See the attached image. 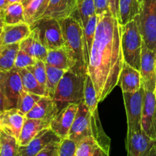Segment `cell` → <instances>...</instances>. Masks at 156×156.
I'll list each match as a JSON object with an SVG mask.
<instances>
[{"label": "cell", "instance_id": "35", "mask_svg": "<svg viewBox=\"0 0 156 156\" xmlns=\"http://www.w3.org/2000/svg\"><path fill=\"white\" fill-rule=\"evenodd\" d=\"M34 38L32 43V55L37 60L44 61L45 62L46 58L48 53V50L44 46V44L41 42L38 37V34L35 29H33Z\"/></svg>", "mask_w": 156, "mask_h": 156}, {"label": "cell", "instance_id": "2", "mask_svg": "<svg viewBox=\"0 0 156 156\" xmlns=\"http://www.w3.org/2000/svg\"><path fill=\"white\" fill-rule=\"evenodd\" d=\"M86 73H79L74 69H70L66 72L59 81L53 97L59 110L69 104L84 102V87Z\"/></svg>", "mask_w": 156, "mask_h": 156}, {"label": "cell", "instance_id": "9", "mask_svg": "<svg viewBox=\"0 0 156 156\" xmlns=\"http://www.w3.org/2000/svg\"><path fill=\"white\" fill-rule=\"evenodd\" d=\"M89 136H92V117L85 102H81L68 138L77 143Z\"/></svg>", "mask_w": 156, "mask_h": 156}, {"label": "cell", "instance_id": "12", "mask_svg": "<svg viewBox=\"0 0 156 156\" xmlns=\"http://www.w3.org/2000/svg\"><path fill=\"white\" fill-rule=\"evenodd\" d=\"M155 145V141L146 135L143 129L127 131L126 149L127 156H147Z\"/></svg>", "mask_w": 156, "mask_h": 156}, {"label": "cell", "instance_id": "13", "mask_svg": "<svg viewBox=\"0 0 156 156\" xmlns=\"http://www.w3.org/2000/svg\"><path fill=\"white\" fill-rule=\"evenodd\" d=\"M141 126L145 133L156 141V98L152 91L145 90Z\"/></svg>", "mask_w": 156, "mask_h": 156}, {"label": "cell", "instance_id": "21", "mask_svg": "<svg viewBox=\"0 0 156 156\" xmlns=\"http://www.w3.org/2000/svg\"><path fill=\"white\" fill-rule=\"evenodd\" d=\"M50 120L25 118L18 140L19 146H25L44 129L50 128Z\"/></svg>", "mask_w": 156, "mask_h": 156}, {"label": "cell", "instance_id": "45", "mask_svg": "<svg viewBox=\"0 0 156 156\" xmlns=\"http://www.w3.org/2000/svg\"><path fill=\"white\" fill-rule=\"evenodd\" d=\"M4 25H5L4 21H3L2 18L1 17H0V30H2V28H3V27H4Z\"/></svg>", "mask_w": 156, "mask_h": 156}, {"label": "cell", "instance_id": "25", "mask_svg": "<svg viewBox=\"0 0 156 156\" xmlns=\"http://www.w3.org/2000/svg\"><path fill=\"white\" fill-rule=\"evenodd\" d=\"M98 24V15H94L90 18L88 24L83 29L84 34V54H85V61L87 69L89 63L90 56H91V48L94 44L95 37L96 27ZM88 71V70H87Z\"/></svg>", "mask_w": 156, "mask_h": 156}, {"label": "cell", "instance_id": "49", "mask_svg": "<svg viewBox=\"0 0 156 156\" xmlns=\"http://www.w3.org/2000/svg\"><path fill=\"white\" fill-rule=\"evenodd\" d=\"M139 1H140V3H141V2H143V0H139Z\"/></svg>", "mask_w": 156, "mask_h": 156}, {"label": "cell", "instance_id": "1", "mask_svg": "<svg viewBox=\"0 0 156 156\" xmlns=\"http://www.w3.org/2000/svg\"><path fill=\"white\" fill-rule=\"evenodd\" d=\"M123 62L121 26L118 20L111 12L98 15L87 73L94 83L98 102L105 100L118 85Z\"/></svg>", "mask_w": 156, "mask_h": 156}, {"label": "cell", "instance_id": "24", "mask_svg": "<svg viewBox=\"0 0 156 156\" xmlns=\"http://www.w3.org/2000/svg\"><path fill=\"white\" fill-rule=\"evenodd\" d=\"M22 82L23 90L40 96H48L47 91L39 83L36 78L27 68L17 69Z\"/></svg>", "mask_w": 156, "mask_h": 156}, {"label": "cell", "instance_id": "14", "mask_svg": "<svg viewBox=\"0 0 156 156\" xmlns=\"http://www.w3.org/2000/svg\"><path fill=\"white\" fill-rule=\"evenodd\" d=\"M58 136L50 128L44 129L25 146H19L17 156H35L53 142H60Z\"/></svg>", "mask_w": 156, "mask_h": 156}, {"label": "cell", "instance_id": "8", "mask_svg": "<svg viewBox=\"0 0 156 156\" xmlns=\"http://www.w3.org/2000/svg\"><path fill=\"white\" fill-rule=\"evenodd\" d=\"M0 89L6 98L9 109L16 108L18 98L23 91L21 76L16 68L5 73H2Z\"/></svg>", "mask_w": 156, "mask_h": 156}, {"label": "cell", "instance_id": "11", "mask_svg": "<svg viewBox=\"0 0 156 156\" xmlns=\"http://www.w3.org/2000/svg\"><path fill=\"white\" fill-rule=\"evenodd\" d=\"M78 109L79 104H69L59 110L50 122V128L61 139L68 138Z\"/></svg>", "mask_w": 156, "mask_h": 156}, {"label": "cell", "instance_id": "17", "mask_svg": "<svg viewBox=\"0 0 156 156\" xmlns=\"http://www.w3.org/2000/svg\"><path fill=\"white\" fill-rule=\"evenodd\" d=\"M76 9L77 0H49L47 9L41 18H55L59 20L73 17Z\"/></svg>", "mask_w": 156, "mask_h": 156}, {"label": "cell", "instance_id": "52", "mask_svg": "<svg viewBox=\"0 0 156 156\" xmlns=\"http://www.w3.org/2000/svg\"><path fill=\"white\" fill-rule=\"evenodd\" d=\"M1 32H2V30H0V34H1Z\"/></svg>", "mask_w": 156, "mask_h": 156}, {"label": "cell", "instance_id": "46", "mask_svg": "<svg viewBox=\"0 0 156 156\" xmlns=\"http://www.w3.org/2000/svg\"><path fill=\"white\" fill-rule=\"evenodd\" d=\"M9 4H12V3H16V2H21V0H8Z\"/></svg>", "mask_w": 156, "mask_h": 156}, {"label": "cell", "instance_id": "50", "mask_svg": "<svg viewBox=\"0 0 156 156\" xmlns=\"http://www.w3.org/2000/svg\"><path fill=\"white\" fill-rule=\"evenodd\" d=\"M155 146H156V141H155Z\"/></svg>", "mask_w": 156, "mask_h": 156}, {"label": "cell", "instance_id": "41", "mask_svg": "<svg viewBox=\"0 0 156 156\" xmlns=\"http://www.w3.org/2000/svg\"><path fill=\"white\" fill-rule=\"evenodd\" d=\"M6 110H9L7 101H6V98H5L4 94H3L1 89H0V114L4 111H6Z\"/></svg>", "mask_w": 156, "mask_h": 156}, {"label": "cell", "instance_id": "43", "mask_svg": "<svg viewBox=\"0 0 156 156\" xmlns=\"http://www.w3.org/2000/svg\"><path fill=\"white\" fill-rule=\"evenodd\" d=\"M147 156H156V146L154 145V146L152 147V149H151L150 152L148 154Z\"/></svg>", "mask_w": 156, "mask_h": 156}, {"label": "cell", "instance_id": "44", "mask_svg": "<svg viewBox=\"0 0 156 156\" xmlns=\"http://www.w3.org/2000/svg\"><path fill=\"white\" fill-rule=\"evenodd\" d=\"M32 0H21V4L23 5V6H24V8L25 7L26 5H27L29 4V3L30 2H31Z\"/></svg>", "mask_w": 156, "mask_h": 156}, {"label": "cell", "instance_id": "28", "mask_svg": "<svg viewBox=\"0 0 156 156\" xmlns=\"http://www.w3.org/2000/svg\"><path fill=\"white\" fill-rule=\"evenodd\" d=\"M5 24H16L26 23L24 8L21 2L9 4L1 15Z\"/></svg>", "mask_w": 156, "mask_h": 156}, {"label": "cell", "instance_id": "15", "mask_svg": "<svg viewBox=\"0 0 156 156\" xmlns=\"http://www.w3.org/2000/svg\"><path fill=\"white\" fill-rule=\"evenodd\" d=\"M25 120V115L17 108L6 110L0 114V129L18 140Z\"/></svg>", "mask_w": 156, "mask_h": 156}, {"label": "cell", "instance_id": "40", "mask_svg": "<svg viewBox=\"0 0 156 156\" xmlns=\"http://www.w3.org/2000/svg\"><path fill=\"white\" fill-rule=\"evenodd\" d=\"M119 3L120 0H109L110 10L111 14L115 18L119 21L120 18V12H119Z\"/></svg>", "mask_w": 156, "mask_h": 156}, {"label": "cell", "instance_id": "23", "mask_svg": "<svg viewBox=\"0 0 156 156\" xmlns=\"http://www.w3.org/2000/svg\"><path fill=\"white\" fill-rule=\"evenodd\" d=\"M141 9V3L139 0H120L119 12L120 25H124L133 21L139 15Z\"/></svg>", "mask_w": 156, "mask_h": 156}, {"label": "cell", "instance_id": "18", "mask_svg": "<svg viewBox=\"0 0 156 156\" xmlns=\"http://www.w3.org/2000/svg\"><path fill=\"white\" fill-rule=\"evenodd\" d=\"M59 111V108L53 98L42 96L34 107L25 114V118L51 121Z\"/></svg>", "mask_w": 156, "mask_h": 156}, {"label": "cell", "instance_id": "51", "mask_svg": "<svg viewBox=\"0 0 156 156\" xmlns=\"http://www.w3.org/2000/svg\"><path fill=\"white\" fill-rule=\"evenodd\" d=\"M0 135H1V129H0Z\"/></svg>", "mask_w": 156, "mask_h": 156}, {"label": "cell", "instance_id": "34", "mask_svg": "<svg viewBox=\"0 0 156 156\" xmlns=\"http://www.w3.org/2000/svg\"><path fill=\"white\" fill-rule=\"evenodd\" d=\"M27 70L33 74V76L36 78L37 80L43 87L47 89V71H46V64L44 61L37 60L36 63L33 66H30L27 68ZM48 94V93H47Z\"/></svg>", "mask_w": 156, "mask_h": 156}, {"label": "cell", "instance_id": "6", "mask_svg": "<svg viewBox=\"0 0 156 156\" xmlns=\"http://www.w3.org/2000/svg\"><path fill=\"white\" fill-rule=\"evenodd\" d=\"M35 29L41 42L48 50H55L65 45L62 28L59 20L55 18H41L30 25Z\"/></svg>", "mask_w": 156, "mask_h": 156}, {"label": "cell", "instance_id": "42", "mask_svg": "<svg viewBox=\"0 0 156 156\" xmlns=\"http://www.w3.org/2000/svg\"><path fill=\"white\" fill-rule=\"evenodd\" d=\"M9 5V3L8 0H0V17H1L2 12H4V10Z\"/></svg>", "mask_w": 156, "mask_h": 156}, {"label": "cell", "instance_id": "37", "mask_svg": "<svg viewBox=\"0 0 156 156\" xmlns=\"http://www.w3.org/2000/svg\"><path fill=\"white\" fill-rule=\"evenodd\" d=\"M77 143L69 138L62 139L58 149L57 156H76Z\"/></svg>", "mask_w": 156, "mask_h": 156}, {"label": "cell", "instance_id": "19", "mask_svg": "<svg viewBox=\"0 0 156 156\" xmlns=\"http://www.w3.org/2000/svg\"><path fill=\"white\" fill-rule=\"evenodd\" d=\"M118 85L123 92H135L138 91L143 85L140 72L124 61Z\"/></svg>", "mask_w": 156, "mask_h": 156}, {"label": "cell", "instance_id": "4", "mask_svg": "<svg viewBox=\"0 0 156 156\" xmlns=\"http://www.w3.org/2000/svg\"><path fill=\"white\" fill-rule=\"evenodd\" d=\"M121 26V45L124 61L140 70L143 37L135 19Z\"/></svg>", "mask_w": 156, "mask_h": 156}, {"label": "cell", "instance_id": "33", "mask_svg": "<svg viewBox=\"0 0 156 156\" xmlns=\"http://www.w3.org/2000/svg\"><path fill=\"white\" fill-rule=\"evenodd\" d=\"M41 97L42 96L32 94L23 90L18 98L16 108L25 115L34 107Z\"/></svg>", "mask_w": 156, "mask_h": 156}, {"label": "cell", "instance_id": "20", "mask_svg": "<svg viewBox=\"0 0 156 156\" xmlns=\"http://www.w3.org/2000/svg\"><path fill=\"white\" fill-rule=\"evenodd\" d=\"M45 63L64 71H67L70 69L76 70V62L73 59L65 46L55 50H48Z\"/></svg>", "mask_w": 156, "mask_h": 156}, {"label": "cell", "instance_id": "38", "mask_svg": "<svg viewBox=\"0 0 156 156\" xmlns=\"http://www.w3.org/2000/svg\"><path fill=\"white\" fill-rule=\"evenodd\" d=\"M60 142L51 143L35 156H57L58 149Z\"/></svg>", "mask_w": 156, "mask_h": 156}, {"label": "cell", "instance_id": "16", "mask_svg": "<svg viewBox=\"0 0 156 156\" xmlns=\"http://www.w3.org/2000/svg\"><path fill=\"white\" fill-rule=\"evenodd\" d=\"M32 30L27 23L5 24L0 34V47L19 44L27 38Z\"/></svg>", "mask_w": 156, "mask_h": 156}, {"label": "cell", "instance_id": "27", "mask_svg": "<svg viewBox=\"0 0 156 156\" xmlns=\"http://www.w3.org/2000/svg\"><path fill=\"white\" fill-rule=\"evenodd\" d=\"M94 15L96 10L94 0H77V9L73 17L76 18L82 29L85 28L90 18Z\"/></svg>", "mask_w": 156, "mask_h": 156}, {"label": "cell", "instance_id": "22", "mask_svg": "<svg viewBox=\"0 0 156 156\" xmlns=\"http://www.w3.org/2000/svg\"><path fill=\"white\" fill-rule=\"evenodd\" d=\"M76 156H109V153L94 137L89 136L77 143Z\"/></svg>", "mask_w": 156, "mask_h": 156}, {"label": "cell", "instance_id": "30", "mask_svg": "<svg viewBox=\"0 0 156 156\" xmlns=\"http://www.w3.org/2000/svg\"><path fill=\"white\" fill-rule=\"evenodd\" d=\"M84 102L88 107L91 114L98 112V104L99 102L98 101L97 93L94 88V83L88 73L85 76V87H84Z\"/></svg>", "mask_w": 156, "mask_h": 156}, {"label": "cell", "instance_id": "39", "mask_svg": "<svg viewBox=\"0 0 156 156\" xmlns=\"http://www.w3.org/2000/svg\"><path fill=\"white\" fill-rule=\"evenodd\" d=\"M94 2L97 15H101L105 13L111 12L109 0H94Z\"/></svg>", "mask_w": 156, "mask_h": 156}, {"label": "cell", "instance_id": "31", "mask_svg": "<svg viewBox=\"0 0 156 156\" xmlns=\"http://www.w3.org/2000/svg\"><path fill=\"white\" fill-rule=\"evenodd\" d=\"M46 71H47L46 88H47L48 96L53 98L59 81L61 80V79L66 71H64L60 69H57L56 67L48 65V64H46Z\"/></svg>", "mask_w": 156, "mask_h": 156}, {"label": "cell", "instance_id": "48", "mask_svg": "<svg viewBox=\"0 0 156 156\" xmlns=\"http://www.w3.org/2000/svg\"><path fill=\"white\" fill-rule=\"evenodd\" d=\"M154 94H155V98H156V85H155V91H154Z\"/></svg>", "mask_w": 156, "mask_h": 156}, {"label": "cell", "instance_id": "26", "mask_svg": "<svg viewBox=\"0 0 156 156\" xmlns=\"http://www.w3.org/2000/svg\"><path fill=\"white\" fill-rule=\"evenodd\" d=\"M19 44L0 47V72L5 73L15 68V59L20 49Z\"/></svg>", "mask_w": 156, "mask_h": 156}, {"label": "cell", "instance_id": "7", "mask_svg": "<svg viewBox=\"0 0 156 156\" xmlns=\"http://www.w3.org/2000/svg\"><path fill=\"white\" fill-rule=\"evenodd\" d=\"M127 118V131L141 130L142 114L145 98L143 86L135 92H123Z\"/></svg>", "mask_w": 156, "mask_h": 156}, {"label": "cell", "instance_id": "29", "mask_svg": "<svg viewBox=\"0 0 156 156\" xmlns=\"http://www.w3.org/2000/svg\"><path fill=\"white\" fill-rule=\"evenodd\" d=\"M49 0H32L24 7L26 23L30 25L39 20L47 9Z\"/></svg>", "mask_w": 156, "mask_h": 156}, {"label": "cell", "instance_id": "32", "mask_svg": "<svg viewBox=\"0 0 156 156\" xmlns=\"http://www.w3.org/2000/svg\"><path fill=\"white\" fill-rule=\"evenodd\" d=\"M19 145L18 140L1 130L0 156H17Z\"/></svg>", "mask_w": 156, "mask_h": 156}, {"label": "cell", "instance_id": "47", "mask_svg": "<svg viewBox=\"0 0 156 156\" xmlns=\"http://www.w3.org/2000/svg\"><path fill=\"white\" fill-rule=\"evenodd\" d=\"M2 81V72H0V84H1Z\"/></svg>", "mask_w": 156, "mask_h": 156}, {"label": "cell", "instance_id": "5", "mask_svg": "<svg viewBox=\"0 0 156 156\" xmlns=\"http://www.w3.org/2000/svg\"><path fill=\"white\" fill-rule=\"evenodd\" d=\"M135 20L145 44L156 52V0H143Z\"/></svg>", "mask_w": 156, "mask_h": 156}, {"label": "cell", "instance_id": "10", "mask_svg": "<svg viewBox=\"0 0 156 156\" xmlns=\"http://www.w3.org/2000/svg\"><path fill=\"white\" fill-rule=\"evenodd\" d=\"M142 85L145 90L154 91L156 85V52L150 50L143 41L140 64Z\"/></svg>", "mask_w": 156, "mask_h": 156}, {"label": "cell", "instance_id": "36", "mask_svg": "<svg viewBox=\"0 0 156 156\" xmlns=\"http://www.w3.org/2000/svg\"><path fill=\"white\" fill-rule=\"evenodd\" d=\"M37 59L34 56H30L28 53H26L24 50L19 49L17 54L16 59L15 62V68L23 69L27 68L28 66L34 65Z\"/></svg>", "mask_w": 156, "mask_h": 156}, {"label": "cell", "instance_id": "3", "mask_svg": "<svg viewBox=\"0 0 156 156\" xmlns=\"http://www.w3.org/2000/svg\"><path fill=\"white\" fill-rule=\"evenodd\" d=\"M62 31L65 47L76 62V71L86 73L84 54L83 29L79 21L74 17L62 18L59 20Z\"/></svg>", "mask_w": 156, "mask_h": 156}]
</instances>
